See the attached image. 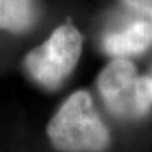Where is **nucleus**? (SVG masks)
<instances>
[{
	"label": "nucleus",
	"mask_w": 152,
	"mask_h": 152,
	"mask_svg": "<svg viewBox=\"0 0 152 152\" xmlns=\"http://www.w3.org/2000/svg\"><path fill=\"white\" fill-rule=\"evenodd\" d=\"M98 88L108 110L122 119H136L152 104V79L140 76L131 61L117 57L99 75Z\"/></svg>",
	"instance_id": "f03ea898"
},
{
	"label": "nucleus",
	"mask_w": 152,
	"mask_h": 152,
	"mask_svg": "<svg viewBox=\"0 0 152 152\" xmlns=\"http://www.w3.org/2000/svg\"><path fill=\"white\" fill-rule=\"evenodd\" d=\"M152 45V22L141 19L121 31L109 33L103 39V48L114 57H128L145 52Z\"/></svg>",
	"instance_id": "20e7f679"
},
{
	"label": "nucleus",
	"mask_w": 152,
	"mask_h": 152,
	"mask_svg": "<svg viewBox=\"0 0 152 152\" xmlns=\"http://www.w3.org/2000/svg\"><path fill=\"white\" fill-rule=\"evenodd\" d=\"M47 134L64 152H102L109 145V132L98 115L89 93L76 91L47 126Z\"/></svg>",
	"instance_id": "f257e3e1"
},
{
	"label": "nucleus",
	"mask_w": 152,
	"mask_h": 152,
	"mask_svg": "<svg viewBox=\"0 0 152 152\" xmlns=\"http://www.w3.org/2000/svg\"><path fill=\"white\" fill-rule=\"evenodd\" d=\"M36 20V8L31 0H0V29L24 32Z\"/></svg>",
	"instance_id": "39448f33"
},
{
	"label": "nucleus",
	"mask_w": 152,
	"mask_h": 152,
	"mask_svg": "<svg viewBox=\"0 0 152 152\" xmlns=\"http://www.w3.org/2000/svg\"><path fill=\"white\" fill-rule=\"evenodd\" d=\"M132 10L152 22V0H122Z\"/></svg>",
	"instance_id": "423d86ee"
},
{
	"label": "nucleus",
	"mask_w": 152,
	"mask_h": 152,
	"mask_svg": "<svg viewBox=\"0 0 152 152\" xmlns=\"http://www.w3.org/2000/svg\"><path fill=\"white\" fill-rule=\"evenodd\" d=\"M83 37L72 24H64L45 43L27 55L24 66L36 83L53 90L64 84L77 65Z\"/></svg>",
	"instance_id": "7ed1b4c3"
}]
</instances>
